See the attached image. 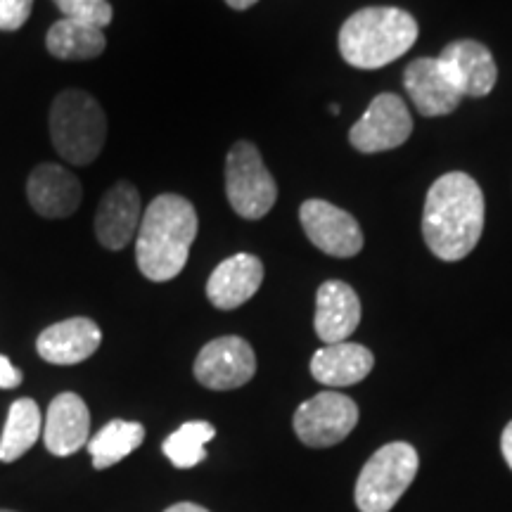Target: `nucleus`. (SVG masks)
I'll return each instance as SVG.
<instances>
[{"instance_id":"obj_1","label":"nucleus","mask_w":512,"mask_h":512,"mask_svg":"<svg viewBox=\"0 0 512 512\" xmlns=\"http://www.w3.org/2000/svg\"><path fill=\"white\" fill-rule=\"evenodd\" d=\"M484 230V192L463 171L437 178L425 197L422 235L441 261H460L477 247Z\"/></svg>"},{"instance_id":"obj_2","label":"nucleus","mask_w":512,"mask_h":512,"mask_svg":"<svg viewBox=\"0 0 512 512\" xmlns=\"http://www.w3.org/2000/svg\"><path fill=\"white\" fill-rule=\"evenodd\" d=\"M197 238V211L181 195H159L143 211L136 235L140 273L152 283H169L188 264Z\"/></svg>"},{"instance_id":"obj_3","label":"nucleus","mask_w":512,"mask_h":512,"mask_svg":"<svg viewBox=\"0 0 512 512\" xmlns=\"http://www.w3.org/2000/svg\"><path fill=\"white\" fill-rule=\"evenodd\" d=\"M418 22L399 8H363L339 29V53L356 69H380L399 60L418 41Z\"/></svg>"},{"instance_id":"obj_4","label":"nucleus","mask_w":512,"mask_h":512,"mask_svg":"<svg viewBox=\"0 0 512 512\" xmlns=\"http://www.w3.org/2000/svg\"><path fill=\"white\" fill-rule=\"evenodd\" d=\"M50 138L69 164L86 166L105 147L107 117L100 102L79 88L60 93L50 107Z\"/></svg>"},{"instance_id":"obj_5","label":"nucleus","mask_w":512,"mask_h":512,"mask_svg":"<svg viewBox=\"0 0 512 512\" xmlns=\"http://www.w3.org/2000/svg\"><path fill=\"white\" fill-rule=\"evenodd\" d=\"M418 467V451L406 441H392L377 448L358 475L356 508L361 512H389L418 477Z\"/></svg>"},{"instance_id":"obj_6","label":"nucleus","mask_w":512,"mask_h":512,"mask_svg":"<svg viewBox=\"0 0 512 512\" xmlns=\"http://www.w3.org/2000/svg\"><path fill=\"white\" fill-rule=\"evenodd\" d=\"M226 195L235 214L247 221L264 219L278 200V185L256 145L240 140L226 159Z\"/></svg>"},{"instance_id":"obj_7","label":"nucleus","mask_w":512,"mask_h":512,"mask_svg":"<svg viewBox=\"0 0 512 512\" xmlns=\"http://www.w3.org/2000/svg\"><path fill=\"white\" fill-rule=\"evenodd\" d=\"M358 425L354 399L339 392H320L304 401L294 413V432L302 444L328 448L344 441Z\"/></svg>"},{"instance_id":"obj_8","label":"nucleus","mask_w":512,"mask_h":512,"mask_svg":"<svg viewBox=\"0 0 512 512\" xmlns=\"http://www.w3.org/2000/svg\"><path fill=\"white\" fill-rule=\"evenodd\" d=\"M411 133L413 119L406 102L394 93H380L370 102L366 114L351 126L349 140L358 152L375 155L403 145Z\"/></svg>"},{"instance_id":"obj_9","label":"nucleus","mask_w":512,"mask_h":512,"mask_svg":"<svg viewBox=\"0 0 512 512\" xmlns=\"http://www.w3.org/2000/svg\"><path fill=\"white\" fill-rule=\"evenodd\" d=\"M195 377L202 387L230 392L245 387L256 373V356L247 339L228 335L211 339L195 358Z\"/></svg>"},{"instance_id":"obj_10","label":"nucleus","mask_w":512,"mask_h":512,"mask_svg":"<svg viewBox=\"0 0 512 512\" xmlns=\"http://www.w3.org/2000/svg\"><path fill=\"white\" fill-rule=\"evenodd\" d=\"M299 221L320 252L337 256V259H351L363 249V233L358 221L335 204L306 200L299 209Z\"/></svg>"},{"instance_id":"obj_11","label":"nucleus","mask_w":512,"mask_h":512,"mask_svg":"<svg viewBox=\"0 0 512 512\" xmlns=\"http://www.w3.org/2000/svg\"><path fill=\"white\" fill-rule=\"evenodd\" d=\"M403 86L422 117H444L456 112L463 100L439 57H418L403 72Z\"/></svg>"},{"instance_id":"obj_12","label":"nucleus","mask_w":512,"mask_h":512,"mask_svg":"<svg viewBox=\"0 0 512 512\" xmlns=\"http://www.w3.org/2000/svg\"><path fill=\"white\" fill-rule=\"evenodd\" d=\"M439 62L444 64L446 74L456 83V88L463 93V98H484L494 91L498 69L491 50L484 43L463 38L453 41L441 50Z\"/></svg>"},{"instance_id":"obj_13","label":"nucleus","mask_w":512,"mask_h":512,"mask_svg":"<svg viewBox=\"0 0 512 512\" xmlns=\"http://www.w3.org/2000/svg\"><path fill=\"white\" fill-rule=\"evenodd\" d=\"M43 441L53 456L67 458L91 441V413L79 394L64 392L50 401Z\"/></svg>"},{"instance_id":"obj_14","label":"nucleus","mask_w":512,"mask_h":512,"mask_svg":"<svg viewBox=\"0 0 512 512\" xmlns=\"http://www.w3.org/2000/svg\"><path fill=\"white\" fill-rule=\"evenodd\" d=\"M102 332L91 318H69L50 325L38 335L36 349L43 361L55 366H76L100 349Z\"/></svg>"},{"instance_id":"obj_15","label":"nucleus","mask_w":512,"mask_h":512,"mask_svg":"<svg viewBox=\"0 0 512 512\" xmlns=\"http://www.w3.org/2000/svg\"><path fill=\"white\" fill-rule=\"evenodd\" d=\"M27 195L43 219H67L81 204V183L60 164H38L29 176Z\"/></svg>"},{"instance_id":"obj_16","label":"nucleus","mask_w":512,"mask_h":512,"mask_svg":"<svg viewBox=\"0 0 512 512\" xmlns=\"http://www.w3.org/2000/svg\"><path fill=\"white\" fill-rule=\"evenodd\" d=\"M361 323V299L354 287L342 280H328L316 294V335L323 344L347 342Z\"/></svg>"},{"instance_id":"obj_17","label":"nucleus","mask_w":512,"mask_h":512,"mask_svg":"<svg viewBox=\"0 0 512 512\" xmlns=\"http://www.w3.org/2000/svg\"><path fill=\"white\" fill-rule=\"evenodd\" d=\"M264 264L254 254H235L221 261L207 280L209 302L221 311H233L259 292Z\"/></svg>"},{"instance_id":"obj_18","label":"nucleus","mask_w":512,"mask_h":512,"mask_svg":"<svg viewBox=\"0 0 512 512\" xmlns=\"http://www.w3.org/2000/svg\"><path fill=\"white\" fill-rule=\"evenodd\" d=\"M143 209L140 195L131 183H117L102 197L95 214V233L102 247L124 249L138 235Z\"/></svg>"},{"instance_id":"obj_19","label":"nucleus","mask_w":512,"mask_h":512,"mask_svg":"<svg viewBox=\"0 0 512 512\" xmlns=\"http://www.w3.org/2000/svg\"><path fill=\"white\" fill-rule=\"evenodd\" d=\"M373 366V351L363 344H325L311 358V375L325 387H351V384L366 380Z\"/></svg>"},{"instance_id":"obj_20","label":"nucleus","mask_w":512,"mask_h":512,"mask_svg":"<svg viewBox=\"0 0 512 512\" xmlns=\"http://www.w3.org/2000/svg\"><path fill=\"white\" fill-rule=\"evenodd\" d=\"M38 437H43L41 408L34 399H17L10 406L0 437V460L15 463L36 444Z\"/></svg>"},{"instance_id":"obj_21","label":"nucleus","mask_w":512,"mask_h":512,"mask_svg":"<svg viewBox=\"0 0 512 512\" xmlns=\"http://www.w3.org/2000/svg\"><path fill=\"white\" fill-rule=\"evenodd\" d=\"M46 46L48 53L60 60H93L105 53L107 41L102 29L64 17L50 27Z\"/></svg>"},{"instance_id":"obj_22","label":"nucleus","mask_w":512,"mask_h":512,"mask_svg":"<svg viewBox=\"0 0 512 512\" xmlns=\"http://www.w3.org/2000/svg\"><path fill=\"white\" fill-rule=\"evenodd\" d=\"M145 441V427L131 420H112L107 422L95 437L88 441V453L93 458L95 470H107V467L121 463L131 456L136 448Z\"/></svg>"},{"instance_id":"obj_23","label":"nucleus","mask_w":512,"mask_h":512,"mask_svg":"<svg viewBox=\"0 0 512 512\" xmlns=\"http://www.w3.org/2000/svg\"><path fill=\"white\" fill-rule=\"evenodd\" d=\"M216 437V427L207 420H192L178 427L169 439L164 441V456L171 460V465L178 470H190L207 458L204 446Z\"/></svg>"},{"instance_id":"obj_24","label":"nucleus","mask_w":512,"mask_h":512,"mask_svg":"<svg viewBox=\"0 0 512 512\" xmlns=\"http://www.w3.org/2000/svg\"><path fill=\"white\" fill-rule=\"evenodd\" d=\"M55 5L67 19L91 24V27L98 29H105L107 24H112L114 17L112 5L107 0H55Z\"/></svg>"},{"instance_id":"obj_25","label":"nucleus","mask_w":512,"mask_h":512,"mask_svg":"<svg viewBox=\"0 0 512 512\" xmlns=\"http://www.w3.org/2000/svg\"><path fill=\"white\" fill-rule=\"evenodd\" d=\"M34 0H0V31H17L27 24Z\"/></svg>"},{"instance_id":"obj_26","label":"nucleus","mask_w":512,"mask_h":512,"mask_svg":"<svg viewBox=\"0 0 512 512\" xmlns=\"http://www.w3.org/2000/svg\"><path fill=\"white\" fill-rule=\"evenodd\" d=\"M22 384V370L12 366L8 356L0 354V389H17Z\"/></svg>"},{"instance_id":"obj_27","label":"nucleus","mask_w":512,"mask_h":512,"mask_svg":"<svg viewBox=\"0 0 512 512\" xmlns=\"http://www.w3.org/2000/svg\"><path fill=\"white\" fill-rule=\"evenodd\" d=\"M501 453L505 463H508V467L512 470V420L505 425V430L501 434Z\"/></svg>"},{"instance_id":"obj_28","label":"nucleus","mask_w":512,"mask_h":512,"mask_svg":"<svg viewBox=\"0 0 512 512\" xmlns=\"http://www.w3.org/2000/svg\"><path fill=\"white\" fill-rule=\"evenodd\" d=\"M164 512H209L207 508H202V505H197V503H176V505H171V508H166Z\"/></svg>"},{"instance_id":"obj_29","label":"nucleus","mask_w":512,"mask_h":512,"mask_svg":"<svg viewBox=\"0 0 512 512\" xmlns=\"http://www.w3.org/2000/svg\"><path fill=\"white\" fill-rule=\"evenodd\" d=\"M226 3L233 10H247V8H252L254 3H259V0H226Z\"/></svg>"},{"instance_id":"obj_30","label":"nucleus","mask_w":512,"mask_h":512,"mask_svg":"<svg viewBox=\"0 0 512 512\" xmlns=\"http://www.w3.org/2000/svg\"><path fill=\"white\" fill-rule=\"evenodd\" d=\"M330 114H339V107L337 105H330Z\"/></svg>"},{"instance_id":"obj_31","label":"nucleus","mask_w":512,"mask_h":512,"mask_svg":"<svg viewBox=\"0 0 512 512\" xmlns=\"http://www.w3.org/2000/svg\"><path fill=\"white\" fill-rule=\"evenodd\" d=\"M0 512H15V510H0Z\"/></svg>"}]
</instances>
